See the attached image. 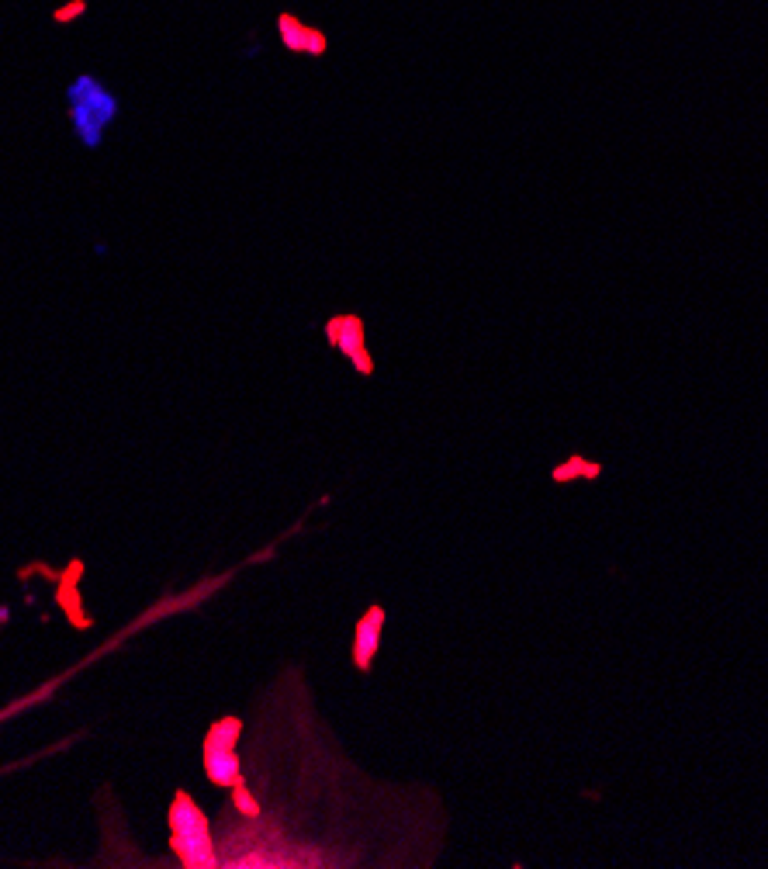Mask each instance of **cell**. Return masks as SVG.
<instances>
[{"mask_svg": "<svg viewBox=\"0 0 768 869\" xmlns=\"http://www.w3.org/2000/svg\"><path fill=\"white\" fill-rule=\"evenodd\" d=\"M280 38H284V45H291V49H308V52H325V35L322 31H315V28H308V24H301V21H294V17H280Z\"/></svg>", "mask_w": 768, "mask_h": 869, "instance_id": "1", "label": "cell"}, {"mask_svg": "<svg viewBox=\"0 0 768 869\" xmlns=\"http://www.w3.org/2000/svg\"><path fill=\"white\" fill-rule=\"evenodd\" d=\"M35 700H38V696H35V693H28V696H21V700H14V703H7V707H0V724H3V720H10V717H14V714H21V710H28V707H31V703H35Z\"/></svg>", "mask_w": 768, "mask_h": 869, "instance_id": "4", "label": "cell"}, {"mask_svg": "<svg viewBox=\"0 0 768 869\" xmlns=\"http://www.w3.org/2000/svg\"><path fill=\"white\" fill-rule=\"evenodd\" d=\"M599 464H592V461H585V457H571L568 464H561V468H554V482H568V478H599Z\"/></svg>", "mask_w": 768, "mask_h": 869, "instance_id": "3", "label": "cell"}, {"mask_svg": "<svg viewBox=\"0 0 768 869\" xmlns=\"http://www.w3.org/2000/svg\"><path fill=\"white\" fill-rule=\"evenodd\" d=\"M381 627V609H370V616L364 620V627L357 630V648H353V658L360 661V665H367L370 661V655H374V630Z\"/></svg>", "mask_w": 768, "mask_h": 869, "instance_id": "2", "label": "cell"}]
</instances>
